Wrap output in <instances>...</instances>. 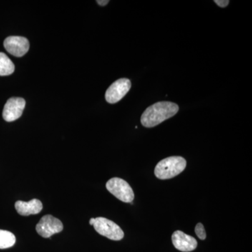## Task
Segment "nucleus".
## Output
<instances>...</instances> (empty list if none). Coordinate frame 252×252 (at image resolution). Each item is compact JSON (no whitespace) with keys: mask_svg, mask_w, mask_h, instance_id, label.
Listing matches in <instances>:
<instances>
[{"mask_svg":"<svg viewBox=\"0 0 252 252\" xmlns=\"http://www.w3.org/2000/svg\"><path fill=\"white\" fill-rule=\"evenodd\" d=\"M179 106L174 102H157L144 111L141 117V124L146 127H155L174 117L179 112Z\"/></svg>","mask_w":252,"mask_h":252,"instance_id":"f257e3e1","label":"nucleus"},{"mask_svg":"<svg viewBox=\"0 0 252 252\" xmlns=\"http://www.w3.org/2000/svg\"><path fill=\"white\" fill-rule=\"evenodd\" d=\"M187 160L182 157H171L162 159L154 170V174L160 180L173 178L185 170Z\"/></svg>","mask_w":252,"mask_h":252,"instance_id":"f03ea898","label":"nucleus"},{"mask_svg":"<svg viewBox=\"0 0 252 252\" xmlns=\"http://www.w3.org/2000/svg\"><path fill=\"white\" fill-rule=\"evenodd\" d=\"M106 188L116 198L124 203H132L134 200V192L129 184L118 177L111 179L106 184Z\"/></svg>","mask_w":252,"mask_h":252,"instance_id":"7ed1b4c3","label":"nucleus"},{"mask_svg":"<svg viewBox=\"0 0 252 252\" xmlns=\"http://www.w3.org/2000/svg\"><path fill=\"white\" fill-rule=\"evenodd\" d=\"M94 226L99 235L109 240L118 241L124 238V233L122 228L117 223L104 217L94 219Z\"/></svg>","mask_w":252,"mask_h":252,"instance_id":"20e7f679","label":"nucleus"},{"mask_svg":"<svg viewBox=\"0 0 252 252\" xmlns=\"http://www.w3.org/2000/svg\"><path fill=\"white\" fill-rule=\"evenodd\" d=\"M63 230L62 222L52 215H45L43 217L36 225V230L38 234L44 238H49Z\"/></svg>","mask_w":252,"mask_h":252,"instance_id":"39448f33","label":"nucleus"},{"mask_svg":"<svg viewBox=\"0 0 252 252\" xmlns=\"http://www.w3.org/2000/svg\"><path fill=\"white\" fill-rule=\"evenodd\" d=\"M131 88V82L128 79L123 78L118 79L109 86L106 91V101L109 104L119 102L128 93Z\"/></svg>","mask_w":252,"mask_h":252,"instance_id":"423d86ee","label":"nucleus"},{"mask_svg":"<svg viewBox=\"0 0 252 252\" xmlns=\"http://www.w3.org/2000/svg\"><path fill=\"white\" fill-rule=\"evenodd\" d=\"M26 100L22 97H11L5 104L2 117L6 122H12L22 116L26 107Z\"/></svg>","mask_w":252,"mask_h":252,"instance_id":"0eeeda50","label":"nucleus"},{"mask_svg":"<svg viewBox=\"0 0 252 252\" xmlns=\"http://www.w3.org/2000/svg\"><path fill=\"white\" fill-rule=\"evenodd\" d=\"M5 49L16 57H22L27 54L30 49V43L27 38L23 36H11L4 41Z\"/></svg>","mask_w":252,"mask_h":252,"instance_id":"6e6552de","label":"nucleus"},{"mask_svg":"<svg viewBox=\"0 0 252 252\" xmlns=\"http://www.w3.org/2000/svg\"><path fill=\"white\" fill-rule=\"evenodd\" d=\"M172 241L177 250L181 252L193 251L198 246V243L193 237L186 234L180 230H177L172 235Z\"/></svg>","mask_w":252,"mask_h":252,"instance_id":"1a4fd4ad","label":"nucleus"},{"mask_svg":"<svg viewBox=\"0 0 252 252\" xmlns=\"http://www.w3.org/2000/svg\"><path fill=\"white\" fill-rule=\"evenodd\" d=\"M16 211L21 216L36 215L42 210V203L37 199H32L31 201L24 202L18 200L15 204Z\"/></svg>","mask_w":252,"mask_h":252,"instance_id":"9d476101","label":"nucleus"},{"mask_svg":"<svg viewBox=\"0 0 252 252\" xmlns=\"http://www.w3.org/2000/svg\"><path fill=\"white\" fill-rule=\"evenodd\" d=\"M14 63L4 53L0 52V76H9L14 72Z\"/></svg>","mask_w":252,"mask_h":252,"instance_id":"9b49d317","label":"nucleus"},{"mask_svg":"<svg viewBox=\"0 0 252 252\" xmlns=\"http://www.w3.org/2000/svg\"><path fill=\"white\" fill-rule=\"evenodd\" d=\"M16 237L11 232L0 230V249H7L14 246Z\"/></svg>","mask_w":252,"mask_h":252,"instance_id":"f8f14e48","label":"nucleus"},{"mask_svg":"<svg viewBox=\"0 0 252 252\" xmlns=\"http://www.w3.org/2000/svg\"><path fill=\"white\" fill-rule=\"evenodd\" d=\"M195 234L200 240H204L206 239V233H205L204 225L201 223H198L195 228Z\"/></svg>","mask_w":252,"mask_h":252,"instance_id":"ddd939ff","label":"nucleus"},{"mask_svg":"<svg viewBox=\"0 0 252 252\" xmlns=\"http://www.w3.org/2000/svg\"><path fill=\"white\" fill-rule=\"evenodd\" d=\"M215 2L220 7L225 8L228 6L230 1L228 0H215Z\"/></svg>","mask_w":252,"mask_h":252,"instance_id":"4468645a","label":"nucleus"},{"mask_svg":"<svg viewBox=\"0 0 252 252\" xmlns=\"http://www.w3.org/2000/svg\"><path fill=\"white\" fill-rule=\"evenodd\" d=\"M109 2V0H104V1H102V0H97V3L99 5H100V6H105V5H107Z\"/></svg>","mask_w":252,"mask_h":252,"instance_id":"2eb2a0df","label":"nucleus"},{"mask_svg":"<svg viewBox=\"0 0 252 252\" xmlns=\"http://www.w3.org/2000/svg\"><path fill=\"white\" fill-rule=\"evenodd\" d=\"M94 218H92V219H91L90 222H89V223H90L91 225H94Z\"/></svg>","mask_w":252,"mask_h":252,"instance_id":"dca6fc26","label":"nucleus"}]
</instances>
